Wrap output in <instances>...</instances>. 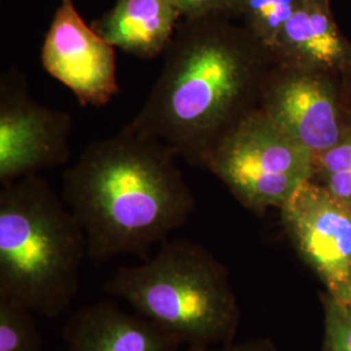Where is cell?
<instances>
[{
    "mask_svg": "<svg viewBox=\"0 0 351 351\" xmlns=\"http://www.w3.org/2000/svg\"><path fill=\"white\" fill-rule=\"evenodd\" d=\"M178 155L132 124L84 150L63 176V199L84 229L95 264L120 255L150 258L181 229L197 201Z\"/></svg>",
    "mask_w": 351,
    "mask_h": 351,
    "instance_id": "obj_1",
    "label": "cell"
},
{
    "mask_svg": "<svg viewBox=\"0 0 351 351\" xmlns=\"http://www.w3.org/2000/svg\"><path fill=\"white\" fill-rule=\"evenodd\" d=\"M229 17L182 20L164 51L163 66L129 123L201 167L219 142L258 108L249 99L259 60L271 52Z\"/></svg>",
    "mask_w": 351,
    "mask_h": 351,
    "instance_id": "obj_2",
    "label": "cell"
},
{
    "mask_svg": "<svg viewBox=\"0 0 351 351\" xmlns=\"http://www.w3.org/2000/svg\"><path fill=\"white\" fill-rule=\"evenodd\" d=\"M86 258L82 226L43 177L1 185L0 297L58 317L80 291Z\"/></svg>",
    "mask_w": 351,
    "mask_h": 351,
    "instance_id": "obj_3",
    "label": "cell"
},
{
    "mask_svg": "<svg viewBox=\"0 0 351 351\" xmlns=\"http://www.w3.org/2000/svg\"><path fill=\"white\" fill-rule=\"evenodd\" d=\"M103 290L188 348L228 345L237 333L239 302L226 267L190 239H167L138 265L117 268Z\"/></svg>",
    "mask_w": 351,
    "mask_h": 351,
    "instance_id": "obj_4",
    "label": "cell"
},
{
    "mask_svg": "<svg viewBox=\"0 0 351 351\" xmlns=\"http://www.w3.org/2000/svg\"><path fill=\"white\" fill-rule=\"evenodd\" d=\"M245 207L264 213L281 207L315 173V155L275 124L262 108L234 126L206 159Z\"/></svg>",
    "mask_w": 351,
    "mask_h": 351,
    "instance_id": "obj_5",
    "label": "cell"
},
{
    "mask_svg": "<svg viewBox=\"0 0 351 351\" xmlns=\"http://www.w3.org/2000/svg\"><path fill=\"white\" fill-rule=\"evenodd\" d=\"M72 117L34 101L16 68L0 80V182L39 175L68 162Z\"/></svg>",
    "mask_w": 351,
    "mask_h": 351,
    "instance_id": "obj_6",
    "label": "cell"
},
{
    "mask_svg": "<svg viewBox=\"0 0 351 351\" xmlns=\"http://www.w3.org/2000/svg\"><path fill=\"white\" fill-rule=\"evenodd\" d=\"M280 210L289 237L328 294L351 307V202L308 180Z\"/></svg>",
    "mask_w": 351,
    "mask_h": 351,
    "instance_id": "obj_7",
    "label": "cell"
},
{
    "mask_svg": "<svg viewBox=\"0 0 351 351\" xmlns=\"http://www.w3.org/2000/svg\"><path fill=\"white\" fill-rule=\"evenodd\" d=\"M40 56L46 72L82 106H106L120 90L114 47L82 20L73 0L60 1Z\"/></svg>",
    "mask_w": 351,
    "mask_h": 351,
    "instance_id": "obj_8",
    "label": "cell"
},
{
    "mask_svg": "<svg viewBox=\"0 0 351 351\" xmlns=\"http://www.w3.org/2000/svg\"><path fill=\"white\" fill-rule=\"evenodd\" d=\"M281 68L264 81L261 108L316 159L345 132L335 93L315 72Z\"/></svg>",
    "mask_w": 351,
    "mask_h": 351,
    "instance_id": "obj_9",
    "label": "cell"
},
{
    "mask_svg": "<svg viewBox=\"0 0 351 351\" xmlns=\"http://www.w3.org/2000/svg\"><path fill=\"white\" fill-rule=\"evenodd\" d=\"M63 339L65 351H180L182 346L164 326L108 301L75 310L64 326Z\"/></svg>",
    "mask_w": 351,
    "mask_h": 351,
    "instance_id": "obj_10",
    "label": "cell"
},
{
    "mask_svg": "<svg viewBox=\"0 0 351 351\" xmlns=\"http://www.w3.org/2000/svg\"><path fill=\"white\" fill-rule=\"evenodd\" d=\"M271 55L282 66L311 72L346 63L350 46L335 23L330 1L304 0L284 26Z\"/></svg>",
    "mask_w": 351,
    "mask_h": 351,
    "instance_id": "obj_11",
    "label": "cell"
},
{
    "mask_svg": "<svg viewBox=\"0 0 351 351\" xmlns=\"http://www.w3.org/2000/svg\"><path fill=\"white\" fill-rule=\"evenodd\" d=\"M180 17L169 0H116L91 26L113 47L149 60L163 55Z\"/></svg>",
    "mask_w": 351,
    "mask_h": 351,
    "instance_id": "obj_12",
    "label": "cell"
},
{
    "mask_svg": "<svg viewBox=\"0 0 351 351\" xmlns=\"http://www.w3.org/2000/svg\"><path fill=\"white\" fill-rule=\"evenodd\" d=\"M304 0H242L243 26L271 52L284 26Z\"/></svg>",
    "mask_w": 351,
    "mask_h": 351,
    "instance_id": "obj_13",
    "label": "cell"
},
{
    "mask_svg": "<svg viewBox=\"0 0 351 351\" xmlns=\"http://www.w3.org/2000/svg\"><path fill=\"white\" fill-rule=\"evenodd\" d=\"M0 351H43L34 313L19 302L0 297Z\"/></svg>",
    "mask_w": 351,
    "mask_h": 351,
    "instance_id": "obj_14",
    "label": "cell"
},
{
    "mask_svg": "<svg viewBox=\"0 0 351 351\" xmlns=\"http://www.w3.org/2000/svg\"><path fill=\"white\" fill-rule=\"evenodd\" d=\"M315 176L319 177L317 184L332 195L351 202V128L345 129L332 149L316 156Z\"/></svg>",
    "mask_w": 351,
    "mask_h": 351,
    "instance_id": "obj_15",
    "label": "cell"
},
{
    "mask_svg": "<svg viewBox=\"0 0 351 351\" xmlns=\"http://www.w3.org/2000/svg\"><path fill=\"white\" fill-rule=\"evenodd\" d=\"M326 313V351H351V307L323 295Z\"/></svg>",
    "mask_w": 351,
    "mask_h": 351,
    "instance_id": "obj_16",
    "label": "cell"
},
{
    "mask_svg": "<svg viewBox=\"0 0 351 351\" xmlns=\"http://www.w3.org/2000/svg\"><path fill=\"white\" fill-rule=\"evenodd\" d=\"M182 20L211 16H239L242 0H169Z\"/></svg>",
    "mask_w": 351,
    "mask_h": 351,
    "instance_id": "obj_17",
    "label": "cell"
},
{
    "mask_svg": "<svg viewBox=\"0 0 351 351\" xmlns=\"http://www.w3.org/2000/svg\"><path fill=\"white\" fill-rule=\"evenodd\" d=\"M186 351H278V349L271 339H256L239 343L230 342L215 348H188Z\"/></svg>",
    "mask_w": 351,
    "mask_h": 351,
    "instance_id": "obj_18",
    "label": "cell"
}]
</instances>
